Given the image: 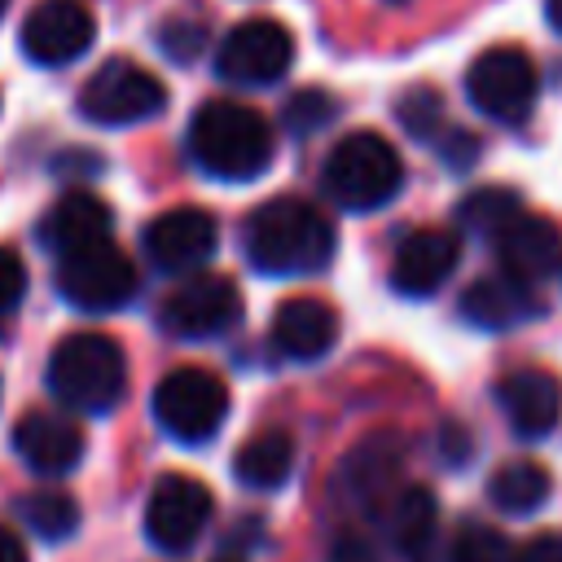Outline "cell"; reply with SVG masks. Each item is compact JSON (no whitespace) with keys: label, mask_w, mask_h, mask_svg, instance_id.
Returning <instances> with one entry per match:
<instances>
[{"label":"cell","mask_w":562,"mask_h":562,"mask_svg":"<svg viewBox=\"0 0 562 562\" xmlns=\"http://www.w3.org/2000/svg\"><path fill=\"white\" fill-rule=\"evenodd\" d=\"M329 220L303 198H272L246 215L241 250L263 277H303L334 259Z\"/></svg>","instance_id":"obj_1"},{"label":"cell","mask_w":562,"mask_h":562,"mask_svg":"<svg viewBox=\"0 0 562 562\" xmlns=\"http://www.w3.org/2000/svg\"><path fill=\"white\" fill-rule=\"evenodd\" d=\"M189 154L193 162L228 184H246L272 162V127L259 110L237 101H206L189 119Z\"/></svg>","instance_id":"obj_2"},{"label":"cell","mask_w":562,"mask_h":562,"mask_svg":"<svg viewBox=\"0 0 562 562\" xmlns=\"http://www.w3.org/2000/svg\"><path fill=\"white\" fill-rule=\"evenodd\" d=\"M48 391L75 413H110L127 391L123 347L105 334H66L48 356Z\"/></svg>","instance_id":"obj_3"},{"label":"cell","mask_w":562,"mask_h":562,"mask_svg":"<svg viewBox=\"0 0 562 562\" xmlns=\"http://www.w3.org/2000/svg\"><path fill=\"white\" fill-rule=\"evenodd\" d=\"M321 184L342 211H378L400 193L404 162H400V154L386 136L351 132L329 149Z\"/></svg>","instance_id":"obj_4"},{"label":"cell","mask_w":562,"mask_h":562,"mask_svg":"<svg viewBox=\"0 0 562 562\" xmlns=\"http://www.w3.org/2000/svg\"><path fill=\"white\" fill-rule=\"evenodd\" d=\"M75 105L97 127H132V123H145L167 110V88L145 66H136L127 57H110L88 75Z\"/></svg>","instance_id":"obj_5"},{"label":"cell","mask_w":562,"mask_h":562,"mask_svg":"<svg viewBox=\"0 0 562 562\" xmlns=\"http://www.w3.org/2000/svg\"><path fill=\"white\" fill-rule=\"evenodd\" d=\"M154 417L176 443H206L228 417V386L202 364H180L154 386Z\"/></svg>","instance_id":"obj_6"},{"label":"cell","mask_w":562,"mask_h":562,"mask_svg":"<svg viewBox=\"0 0 562 562\" xmlns=\"http://www.w3.org/2000/svg\"><path fill=\"white\" fill-rule=\"evenodd\" d=\"M57 294L79 312H119L136 294V263L110 237L57 255Z\"/></svg>","instance_id":"obj_7"},{"label":"cell","mask_w":562,"mask_h":562,"mask_svg":"<svg viewBox=\"0 0 562 562\" xmlns=\"http://www.w3.org/2000/svg\"><path fill=\"white\" fill-rule=\"evenodd\" d=\"M540 75L522 48H487L465 70V97L470 105L492 123H522L536 110Z\"/></svg>","instance_id":"obj_8"},{"label":"cell","mask_w":562,"mask_h":562,"mask_svg":"<svg viewBox=\"0 0 562 562\" xmlns=\"http://www.w3.org/2000/svg\"><path fill=\"white\" fill-rule=\"evenodd\" d=\"M294 61V35L277 18L237 22L215 48V75L237 88H268Z\"/></svg>","instance_id":"obj_9"},{"label":"cell","mask_w":562,"mask_h":562,"mask_svg":"<svg viewBox=\"0 0 562 562\" xmlns=\"http://www.w3.org/2000/svg\"><path fill=\"white\" fill-rule=\"evenodd\" d=\"M241 321V294L228 277L220 272H193L189 281H180L162 307H158V325L171 338L198 342V338H220Z\"/></svg>","instance_id":"obj_10"},{"label":"cell","mask_w":562,"mask_h":562,"mask_svg":"<svg viewBox=\"0 0 562 562\" xmlns=\"http://www.w3.org/2000/svg\"><path fill=\"white\" fill-rule=\"evenodd\" d=\"M211 487L193 474H162L145 501V536L162 553H189L211 522Z\"/></svg>","instance_id":"obj_11"},{"label":"cell","mask_w":562,"mask_h":562,"mask_svg":"<svg viewBox=\"0 0 562 562\" xmlns=\"http://www.w3.org/2000/svg\"><path fill=\"white\" fill-rule=\"evenodd\" d=\"M97 40V18L79 0H40L22 22V53L35 66H66Z\"/></svg>","instance_id":"obj_12"},{"label":"cell","mask_w":562,"mask_h":562,"mask_svg":"<svg viewBox=\"0 0 562 562\" xmlns=\"http://www.w3.org/2000/svg\"><path fill=\"white\" fill-rule=\"evenodd\" d=\"M220 228L202 206H171L145 228V255L158 272H198L215 255Z\"/></svg>","instance_id":"obj_13"},{"label":"cell","mask_w":562,"mask_h":562,"mask_svg":"<svg viewBox=\"0 0 562 562\" xmlns=\"http://www.w3.org/2000/svg\"><path fill=\"white\" fill-rule=\"evenodd\" d=\"M457 259H461L457 233H448V228H417V233H408V237L395 246L391 285H395L404 299H426V294H435V290L452 277Z\"/></svg>","instance_id":"obj_14"},{"label":"cell","mask_w":562,"mask_h":562,"mask_svg":"<svg viewBox=\"0 0 562 562\" xmlns=\"http://www.w3.org/2000/svg\"><path fill=\"white\" fill-rule=\"evenodd\" d=\"M492 241L505 263V277H514V281L536 285L562 268V237H558L553 220H544V215L518 211Z\"/></svg>","instance_id":"obj_15"},{"label":"cell","mask_w":562,"mask_h":562,"mask_svg":"<svg viewBox=\"0 0 562 562\" xmlns=\"http://www.w3.org/2000/svg\"><path fill=\"white\" fill-rule=\"evenodd\" d=\"M13 452L35 474H66L83 461V430L61 413L31 408L13 426Z\"/></svg>","instance_id":"obj_16"},{"label":"cell","mask_w":562,"mask_h":562,"mask_svg":"<svg viewBox=\"0 0 562 562\" xmlns=\"http://www.w3.org/2000/svg\"><path fill=\"white\" fill-rule=\"evenodd\" d=\"M496 400H501V413L505 422L514 426L518 439H540L558 426V413H562V386L553 373L544 369H514L496 382Z\"/></svg>","instance_id":"obj_17"},{"label":"cell","mask_w":562,"mask_h":562,"mask_svg":"<svg viewBox=\"0 0 562 562\" xmlns=\"http://www.w3.org/2000/svg\"><path fill=\"white\" fill-rule=\"evenodd\" d=\"M338 342V312L325 299H285L272 316V347L285 360H321Z\"/></svg>","instance_id":"obj_18"},{"label":"cell","mask_w":562,"mask_h":562,"mask_svg":"<svg viewBox=\"0 0 562 562\" xmlns=\"http://www.w3.org/2000/svg\"><path fill=\"white\" fill-rule=\"evenodd\" d=\"M110 224H114V215H110V206H105L97 193L70 189V193H61V198L44 211V220H40V241H44L53 255H70V250H83V246H92V241H105V237H110Z\"/></svg>","instance_id":"obj_19"},{"label":"cell","mask_w":562,"mask_h":562,"mask_svg":"<svg viewBox=\"0 0 562 562\" xmlns=\"http://www.w3.org/2000/svg\"><path fill=\"white\" fill-rule=\"evenodd\" d=\"M461 316H465L470 325H479V329L501 334V329H514V325L540 316V303H536V294H531L527 281H514V277H483V281H474V285L461 294Z\"/></svg>","instance_id":"obj_20"},{"label":"cell","mask_w":562,"mask_h":562,"mask_svg":"<svg viewBox=\"0 0 562 562\" xmlns=\"http://www.w3.org/2000/svg\"><path fill=\"white\" fill-rule=\"evenodd\" d=\"M439 527V501L430 487H404L386 505V536L408 562H426Z\"/></svg>","instance_id":"obj_21"},{"label":"cell","mask_w":562,"mask_h":562,"mask_svg":"<svg viewBox=\"0 0 562 562\" xmlns=\"http://www.w3.org/2000/svg\"><path fill=\"white\" fill-rule=\"evenodd\" d=\"M294 470V439L281 430H263L250 443L237 448L233 457V474L241 487L250 492H277Z\"/></svg>","instance_id":"obj_22"},{"label":"cell","mask_w":562,"mask_h":562,"mask_svg":"<svg viewBox=\"0 0 562 562\" xmlns=\"http://www.w3.org/2000/svg\"><path fill=\"white\" fill-rule=\"evenodd\" d=\"M549 492H553V479H549V470L540 461H509L487 483L492 505L505 509V514H531V509H540L549 501Z\"/></svg>","instance_id":"obj_23"},{"label":"cell","mask_w":562,"mask_h":562,"mask_svg":"<svg viewBox=\"0 0 562 562\" xmlns=\"http://www.w3.org/2000/svg\"><path fill=\"white\" fill-rule=\"evenodd\" d=\"M342 483L356 492V496H378L395 474H400V439L395 435H373L369 443H360L347 465H342Z\"/></svg>","instance_id":"obj_24"},{"label":"cell","mask_w":562,"mask_h":562,"mask_svg":"<svg viewBox=\"0 0 562 562\" xmlns=\"http://www.w3.org/2000/svg\"><path fill=\"white\" fill-rule=\"evenodd\" d=\"M18 509H22L26 527H31L35 536H44V540H66V536L79 527V505H75V496L61 492V487H40V492L22 496Z\"/></svg>","instance_id":"obj_25"},{"label":"cell","mask_w":562,"mask_h":562,"mask_svg":"<svg viewBox=\"0 0 562 562\" xmlns=\"http://www.w3.org/2000/svg\"><path fill=\"white\" fill-rule=\"evenodd\" d=\"M518 211H522V202H518L509 189H474V193L461 202L457 220H461V228H470V233H479V237L492 241Z\"/></svg>","instance_id":"obj_26"},{"label":"cell","mask_w":562,"mask_h":562,"mask_svg":"<svg viewBox=\"0 0 562 562\" xmlns=\"http://www.w3.org/2000/svg\"><path fill=\"white\" fill-rule=\"evenodd\" d=\"M334 119H338V101H334L329 92H321V88L294 92V97L285 101V110H281V123H285L290 136H312V132L329 127Z\"/></svg>","instance_id":"obj_27"},{"label":"cell","mask_w":562,"mask_h":562,"mask_svg":"<svg viewBox=\"0 0 562 562\" xmlns=\"http://www.w3.org/2000/svg\"><path fill=\"white\" fill-rule=\"evenodd\" d=\"M448 562H509V540L487 522H461L448 544Z\"/></svg>","instance_id":"obj_28"},{"label":"cell","mask_w":562,"mask_h":562,"mask_svg":"<svg viewBox=\"0 0 562 562\" xmlns=\"http://www.w3.org/2000/svg\"><path fill=\"white\" fill-rule=\"evenodd\" d=\"M400 123L417 136V140H439L452 123H448V114H443V101L430 92V88H413L404 101H400Z\"/></svg>","instance_id":"obj_29"},{"label":"cell","mask_w":562,"mask_h":562,"mask_svg":"<svg viewBox=\"0 0 562 562\" xmlns=\"http://www.w3.org/2000/svg\"><path fill=\"white\" fill-rule=\"evenodd\" d=\"M158 44L167 48V57H176V61H193V57L202 53L206 35H202V26H198V22L171 18V22H167V26L158 31Z\"/></svg>","instance_id":"obj_30"},{"label":"cell","mask_w":562,"mask_h":562,"mask_svg":"<svg viewBox=\"0 0 562 562\" xmlns=\"http://www.w3.org/2000/svg\"><path fill=\"white\" fill-rule=\"evenodd\" d=\"M22 294H26V263L18 250L0 246V316L13 312L22 303Z\"/></svg>","instance_id":"obj_31"},{"label":"cell","mask_w":562,"mask_h":562,"mask_svg":"<svg viewBox=\"0 0 562 562\" xmlns=\"http://www.w3.org/2000/svg\"><path fill=\"white\" fill-rule=\"evenodd\" d=\"M509 562H562V536L540 531V536H531L518 553H509Z\"/></svg>","instance_id":"obj_32"},{"label":"cell","mask_w":562,"mask_h":562,"mask_svg":"<svg viewBox=\"0 0 562 562\" xmlns=\"http://www.w3.org/2000/svg\"><path fill=\"white\" fill-rule=\"evenodd\" d=\"M325 562H378V553H373V544L360 540V536H338Z\"/></svg>","instance_id":"obj_33"},{"label":"cell","mask_w":562,"mask_h":562,"mask_svg":"<svg viewBox=\"0 0 562 562\" xmlns=\"http://www.w3.org/2000/svg\"><path fill=\"white\" fill-rule=\"evenodd\" d=\"M439 452H443V461H465V457H470V430L457 426V422H443V430H439Z\"/></svg>","instance_id":"obj_34"},{"label":"cell","mask_w":562,"mask_h":562,"mask_svg":"<svg viewBox=\"0 0 562 562\" xmlns=\"http://www.w3.org/2000/svg\"><path fill=\"white\" fill-rule=\"evenodd\" d=\"M0 562H26V544L0 522Z\"/></svg>","instance_id":"obj_35"},{"label":"cell","mask_w":562,"mask_h":562,"mask_svg":"<svg viewBox=\"0 0 562 562\" xmlns=\"http://www.w3.org/2000/svg\"><path fill=\"white\" fill-rule=\"evenodd\" d=\"M544 13H549V22H553V31L562 35V0H544Z\"/></svg>","instance_id":"obj_36"},{"label":"cell","mask_w":562,"mask_h":562,"mask_svg":"<svg viewBox=\"0 0 562 562\" xmlns=\"http://www.w3.org/2000/svg\"><path fill=\"white\" fill-rule=\"evenodd\" d=\"M4 9H9V0H0V18H4Z\"/></svg>","instance_id":"obj_37"},{"label":"cell","mask_w":562,"mask_h":562,"mask_svg":"<svg viewBox=\"0 0 562 562\" xmlns=\"http://www.w3.org/2000/svg\"><path fill=\"white\" fill-rule=\"evenodd\" d=\"M558 272H562V268H558Z\"/></svg>","instance_id":"obj_38"}]
</instances>
